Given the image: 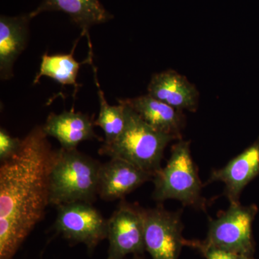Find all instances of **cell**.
<instances>
[{
    "label": "cell",
    "mask_w": 259,
    "mask_h": 259,
    "mask_svg": "<svg viewBox=\"0 0 259 259\" xmlns=\"http://www.w3.org/2000/svg\"><path fill=\"white\" fill-rule=\"evenodd\" d=\"M56 207L54 228L66 239L93 250L107 238V220L92 203L76 202Z\"/></svg>",
    "instance_id": "8992f818"
},
{
    "label": "cell",
    "mask_w": 259,
    "mask_h": 259,
    "mask_svg": "<svg viewBox=\"0 0 259 259\" xmlns=\"http://www.w3.org/2000/svg\"><path fill=\"white\" fill-rule=\"evenodd\" d=\"M42 126L0 166V259H13L50 204V175L56 150Z\"/></svg>",
    "instance_id": "6da1fadb"
},
{
    "label": "cell",
    "mask_w": 259,
    "mask_h": 259,
    "mask_svg": "<svg viewBox=\"0 0 259 259\" xmlns=\"http://www.w3.org/2000/svg\"><path fill=\"white\" fill-rule=\"evenodd\" d=\"M126 123L120 136L113 142L103 144L99 150L102 156L118 158L134 163L154 176L161 168L165 148L174 140L171 135L156 131L126 105Z\"/></svg>",
    "instance_id": "3957f363"
},
{
    "label": "cell",
    "mask_w": 259,
    "mask_h": 259,
    "mask_svg": "<svg viewBox=\"0 0 259 259\" xmlns=\"http://www.w3.org/2000/svg\"><path fill=\"white\" fill-rule=\"evenodd\" d=\"M23 139L13 137L6 131L0 129V161L4 162L18 153L22 146Z\"/></svg>",
    "instance_id": "ac0fdd59"
},
{
    "label": "cell",
    "mask_w": 259,
    "mask_h": 259,
    "mask_svg": "<svg viewBox=\"0 0 259 259\" xmlns=\"http://www.w3.org/2000/svg\"><path fill=\"white\" fill-rule=\"evenodd\" d=\"M148 94L180 111L194 112L198 107L199 93L195 85L175 70L153 74Z\"/></svg>",
    "instance_id": "8fae6325"
},
{
    "label": "cell",
    "mask_w": 259,
    "mask_h": 259,
    "mask_svg": "<svg viewBox=\"0 0 259 259\" xmlns=\"http://www.w3.org/2000/svg\"><path fill=\"white\" fill-rule=\"evenodd\" d=\"M179 212L161 207L144 209L145 247L152 259H179L187 241Z\"/></svg>",
    "instance_id": "ba28073f"
},
{
    "label": "cell",
    "mask_w": 259,
    "mask_h": 259,
    "mask_svg": "<svg viewBox=\"0 0 259 259\" xmlns=\"http://www.w3.org/2000/svg\"><path fill=\"white\" fill-rule=\"evenodd\" d=\"M153 177L149 172L131 162L118 158H110L100 166L99 196L105 201L122 198Z\"/></svg>",
    "instance_id": "9c48e42d"
},
{
    "label": "cell",
    "mask_w": 259,
    "mask_h": 259,
    "mask_svg": "<svg viewBox=\"0 0 259 259\" xmlns=\"http://www.w3.org/2000/svg\"><path fill=\"white\" fill-rule=\"evenodd\" d=\"M191 244L193 246L194 245L195 248H199L207 259H243L245 257L244 255L236 254L226 250L209 246L204 244L203 242L202 243V242H192Z\"/></svg>",
    "instance_id": "d6986e66"
},
{
    "label": "cell",
    "mask_w": 259,
    "mask_h": 259,
    "mask_svg": "<svg viewBox=\"0 0 259 259\" xmlns=\"http://www.w3.org/2000/svg\"><path fill=\"white\" fill-rule=\"evenodd\" d=\"M109 241L107 259H124L146 250L144 238V209L122 202L107 219Z\"/></svg>",
    "instance_id": "52a82bcc"
},
{
    "label": "cell",
    "mask_w": 259,
    "mask_h": 259,
    "mask_svg": "<svg viewBox=\"0 0 259 259\" xmlns=\"http://www.w3.org/2000/svg\"><path fill=\"white\" fill-rule=\"evenodd\" d=\"M30 13L16 17L0 18V77L9 80L13 76V66L25 50L29 36Z\"/></svg>",
    "instance_id": "4fadbf2b"
},
{
    "label": "cell",
    "mask_w": 259,
    "mask_h": 259,
    "mask_svg": "<svg viewBox=\"0 0 259 259\" xmlns=\"http://www.w3.org/2000/svg\"><path fill=\"white\" fill-rule=\"evenodd\" d=\"M79 40V38L75 42L74 47L69 54L49 55L47 53H46L44 54L41 58L40 69L33 80V84L38 83L42 76H48L55 80L63 86L70 85L74 87V93H77L79 85L76 81V78L79 73L80 66L81 64H84L85 63H89V64L93 63L92 49L90 55L87 60L81 63L75 60L74 53Z\"/></svg>",
    "instance_id": "2e32d148"
},
{
    "label": "cell",
    "mask_w": 259,
    "mask_h": 259,
    "mask_svg": "<svg viewBox=\"0 0 259 259\" xmlns=\"http://www.w3.org/2000/svg\"><path fill=\"white\" fill-rule=\"evenodd\" d=\"M243 259H252V258H250V257L245 256L244 258H243Z\"/></svg>",
    "instance_id": "44dd1931"
},
{
    "label": "cell",
    "mask_w": 259,
    "mask_h": 259,
    "mask_svg": "<svg viewBox=\"0 0 259 259\" xmlns=\"http://www.w3.org/2000/svg\"><path fill=\"white\" fill-rule=\"evenodd\" d=\"M101 164L77 149L56 150L50 175V204L93 203L99 196Z\"/></svg>",
    "instance_id": "7a4b0ae2"
},
{
    "label": "cell",
    "mask_w": 259,
    "mask_h": 259,
    "mask_svg": "<svg viewBox=\"0 0 259 259\" xmlns=\"http://www.w3.org/2000/svg\"><path fill=\"white\" fill-rule=\"evenodd\" d=\"M63 12L82 30L81 35L89 37V29L107 23L113 16L99 0H42L37 9L30 13L32 18L44 12Z\"/></svg>",
    "instance_id": "5bb4252c"
},
{
    "label": "cell",
    "mask_w": 259,
    "mask_h": 259,
    "mask_svg": "<svg viewBox=\"0 0 259 259\" xmlns=\"http://www.w3.org/2000/svg\"><path fill=\"white\" fill-rule=\"evenodd\" d=\"M132 259H143L141 258H140L139 256H138V255H136V256L134 257Z\"/></svg>",
    "instance_id": "ffe728a7"
},
{
    "label": "cell",
    "mask_w": 259,
    "mask_h": 259,
    "mask_svg": "<svg viewBox=\"0 0 259 259\" xmlns=\"http://www.w3.org/2000/svg\"><path fill=\"white\" fill-rule=\"evenodd\" d=\"M153 179L155 200L177 199L184 205L203 207L202 182L191 155L190 141L180 139L172 146L166 166L160 168Z\"/></svg>",
    "instance_id": "277c9868"
},
{
    "label": "cell",
    "mask_w": 259,
    "mask_h": 259,
    "mask_svg": "<svg viewBox=\"0 0 259 259\" xmlns=\"http://www.w3.org/2000/svg\"><path fill=\"white\" fill-rule=\"evenodd\" d=\"M258 212L256 206L231 204L216 219L209 221L204 244L236 254H253L252 224Z\"/></svg>",
    "instance_id": "5b68a950"
},
{
    "label": "cell",
    "mask_w": 259,
    "mask_h": 259,
    "mask_svg": "<svg viewBox=\"0 0 259 259\" xmlns=\"http://www.w3.org/2000/svg\"><path fill=\"white\" fill-rule=\"evenodd\" d=\"M95 81L100 100V112L95 121V125L101 127L105 134V142L109 144L115 141L122 134L126 123V106L119 102L118 105H109L97 77L96 69L93 66Z\"/></svg>",
    "instance_id": "e0dca14e"
},
{
    "label": "cell",
    "mask_w": 259,
    "mask_h": 259,
    "mask_svg": "<svg viewBox=\"0 0 259 259\" xmlns=\"http://www.w3.org/2000/svg\"><path fill=\"white\" fill-rule=\"evenodd\" d=\"M95 126V121L90 116L71 110L51 113L42 127L48 137L58 140L61 148L73 150L83 141L100 140L94 131Z\"/></svg>",
    "instance_id": "7c38bea8"
},
{
    "label": "cell",
    "mask_w": 259,
    "mask_h": 259,
    "mask_svg": "<svg viewBox=\"0 0 259 259\" xmlns=\"http://www.w3.org/2000/svg\"><path fill=\"white\" fill-rule=\"evenodd\" d=\"M259 174V137L251 146L233 158L220 169L211 174L209 183L225 184V194L231 204L240 203L239 198L245 186Z\"/></svg>",
    "instance_id": "30bf717a"
},
{
    "label": "cell",
    "mask_w": 259,
    "mask_h": 259,
    "mask_svg": "<svg viewBox=\"0 0 259 259\" xmlns=\"http://www.w3.org/2000/svg\"><path fill=\"white\" fill-rule=\"evenodd\" d=\"M131 107L146 123L163 134L181 139L182 115L180 110L160 101L151 95L119 100Z\"/></svg>",
    "instance_id": "9a60e30c"
}]
</instances>
